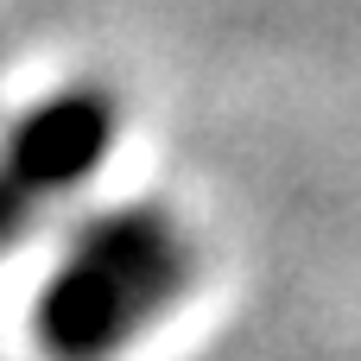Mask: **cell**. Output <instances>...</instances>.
<instances>
[{
	"label": "cell",
	"instance_id": "cell-1",
	"mask_svg": "<svg viewBox=\"0 0 361 361\" xmlns=\"http://www.w3.org/2000/svg\"><path fill=\"white\" fill-rule=\"evenodd\" d=\"M190 267V235L152 203L82 216L32 305V336L51 361H114L184 298Z\"/></svg>",
	"mask_w": 361,
	"mask_h": 361
},
{
	"label": "cell",
	"instance_id": "cell-2",
	"mask_svg": "<svg viewBox=\"0 0 361 361\" xmlns=\"http://www.w3.org/2000/svg\"><path fill=\"white\" fill-rule=\"evenodd\" d=\"M121 133V102L102 82H70L25 108L0 140V254L19 247L51 203L82 190Z\"/></svg>",
	"mask_w": 361,
	"mask_h": 361
}]
</instances>
